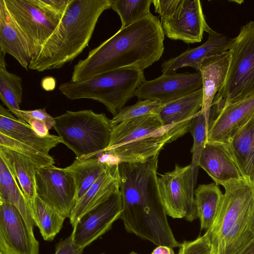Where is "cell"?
Segmentation results:
<instances>
[{"mask_svg": "<svg viewBox=\"0 0 254 254\" xmlns=\"http://www.w3.org/2000/svg\"><path fill=\"white\" fill-rule=\"evenodd\" d=\"M0 132L48 153L51 149L62 143L58 135H40L27 122L19 121L2 105H0Z\"/></svg>", "mask_w": 254, "mask_h": 254, "instance_id": "22", "label": "cell"}, {"mask_svg": "<svg viewBox=\"0 0 254 254\" xmlns=\"http://www.w3.org/2000/svg\"><path fill=\"white\" fill-rule=\"evenodd\" d=\"M83 249L77 247L73 242V234L62 239L57 245L55 254H82Z\"/></svg>", "mask_w": 254, "mask_h": 254, "instance_id": "39", "label": "cell"}, {"mask_svg": "<svg viewBox=\"0 0 254 254\" xmlns=\"http://www.w3.org/2000/svg\"><path fill=\"white\" fill-rule=\"evenodd\" d=\"M215 113L207 142L226 143L254 115V94L226 104Z\"/></svg>", "mask_w": 254, "mask_h": 254, "instance_id": "16", "label": "cell"}, {"mask_svg": "<svg viewBox=\"0 0 254 254\" xmlns=\"http://www.w3.org/2000/svg\"><path fill=\"white\" fill-rule=\"evenodd\" d=\"M208 38L201 45L189 49L179 56L163 62V74L175 73L179 68L191 67L198 71L200 63L205 58L220 55L229 51L233 38L217 32L210 27L207 29Z\"/></svg>", "mask_w": 254, "mask_h": 254, "instance_id": "19", "label": "cell"}, {"mask_svg": "<svg viewBox=\"0 0 254 254\" xmlns=\"http://www.w3.org/2000/svg\"><path fill=\"white\" fill-rule=\"evenodd\" d=\"M53 128L62 143L84 160L103 153L109 145L113 126L104 113L91 110L67 111L54 118Z\"/></svg>", "mask_w": 254, "mask_h": 254, "instance_id": "6", "label": "cell"}, {"mask_svg": "<svg viewBox=\"0 0 254 254\" xmlns=\"http://www.w3.org/2000/svg\"><path fill=\"white\" fill-rule=\"evenodd\" d=\"M178 254H214L209 235L205 234L191 241H184Z\"/></svg>", "mask_w": 254, "mask_h": 254, "instance_id": "37", "label": "cell"}, {"mask_svg": "<svg viewBox=\"0 0 254 254\" xmlns=\"http://www.w3.org/2000/svg\"><path fill=\"white\" fill-rule=\"evenodd\" d=\"M222 186L225 192L220 208L206 232L214 254H241L254 240L250 229L254 188L244 178Z\"/></svg>", "mask_w": 254, "mask_h": 254, "instance_id": "4", "label": "cell"}, {"mask_svg": "<svg viewBox=\"0 0 254 254\" xmlns=\"http://www.w3.org/2000/svg\"><path fill=\"white\" fill-rule=\"evenodd\" d=\"M143 71L123 68L96 75L86 80L62 83L60 92L71 100L88 99L103 104L113 117L135 96L136 90L145 80Z\"/></svg>", "mask_w": 254, "mask_h": 254, "instance_id": "5", "label": "cell"}, {"mask_svg": "<svg viewBox=\"0 0 254 254\" xmlns=\"http://www.w3.org/2000/svg\"><path fill=\"white\" fill-rule=\"evenodd\" d=\"M0 159L18 184L33 211L37 195L35 175L37 169L41 167L28 157L1 146H0Z\"/></svg>", "mask_w": 254, "mask_h": 254, "instance_id": "23", "label": "cell"}, {"mask_svg": "<svg viewBox=\"0 0 254 254\" xmlns=\"http://www.w3.org/2000/svg\"><path fill=\"white\" fill-rule=\"evenodd\" d=\"M206 119L201 110L191 119L189 131L192 136L193 146L191 149V166L194 175L197 177L198 161L201 153L207 142V132L211 123Z\"/></svg>", "mask_w": 254, "mask_h": 254, "instance_id": "33", "label": "cell"}, {"mask_svg": "<svg viewBox=\"0 0 254 254\" xmlns=\"http://www.w3.org/2000/svg\"><path fill=\"white\" fill-rule=\"evenodd\" d=\"M158 155L142 162L119 163L126 229L157 246L180 247L169 224L158 186Z\"/></svg>", "mask_w": 254, "mask_h": 254, "instance_id": "1", "label": "cell"}, {"mask_svg": "<svg viewBox=\"0 0 254 254\" xmlns=\"http://www.w3.org/2000/svg\"><path fill=\"white\" fill-rule=\"evenodd\" d=\"M26 122L40 135H49V130L53 127L54 118L49 114L45 108L35 110H20Z\"/></svg>", "mask_w": 254, "mask_h": 254, "instance_id": "36", "label": "cell"}, {"mask_svg": "<svg viewBox=\"0 0 254 254\" xmlns=\"http://www.w3.org/2000/svg\"><path fill=\"white\" fill-rule=\"evenodd\" d=\"M0 199L13 205L20 212L28 228L33 233L35 225L33 210L17 182L0 159Z\"/></svg>", "mask_w": 254, "mask_h": 254, "instance_id": "28", "label": "cell"}, {"mask_svg": "<svg viewBox=\"0 0 254 254\" xmlns=\"http://www.w3.org/2000/svg\"><path fill=\"white\" fill-rule=\"evenodd\" d=\"M37 195L62 215L69 217L76 200V186L72 175L54 165L39 167L36 173Z\"/></svg>", "mask_w": 254, "mask_h": 254, "instance_id": "9", "label": "cell"}, {"mask_svg": "<svg viewBox=\"0 0 254 254\" xmlns=\"http://www.w3.org/2000/svg\"><path fill=\"white\" fill-rule=\"evenodd\" d=\"M0 146L28 157L40 167L55 163L54 158L49 153L21 142L1 132H0Z\"/></svg>", "mask_w": 254, "mask_h": 254, "instance_id": "34", "label": "cell"}, {"mask_svg": "<svg viewBox=\"0 0 254 254\" xmlns=\"http://www.w3.org/2000/svg\"><path fill=\"white\" fill-rule=\"evenodd\" d=\"M113 162L102 156L84 160L76 159L64 168L73 176L76 186V202L85 193ZM75 202V203H76Z\"/></svg>", "mask_w": 254, "mask_h": 254, "instance_id": "27", "label": "cell"}, {"mask_svg": "<svg viewBox=\"0 0 254 254\" xmlns=\"http://www.w3.org/2000/svg\"><path fill=\"white\" fill-rule=\"evenodd\" d=\"M4 1L15 21L33 44L36 58L60 20L38 6L33 0Z\"/></svg>", "mask_w": 254, "mask_h": 254, "instance_id": "11", "label": "cell"}, {"mask_svg": "<svg viewBox=\"0 0 254 254\" xmlns=\"http://www.w3.org/2000/svg\"><path fill=\"white\" fill-rule=\"evenodd\" d=\"M225 144L242 176L254 188V115Z\"/></svg>", "mask_w": 254, "mask_h": 254, "instance_id": "24", "label": "cell"}, {"mask_svg": "<svg viewBox=\"0 0 254 254\" xmlns=\"http://www.w3.org/2000/svg\"><path fill=\"white\" fill-rule=\"evenodd\" d=\"M202 87L199 71L163 74L155 79L144 80L136 90L135 96L139 100H153L165 105Z\"/></svg>", "mask_w": 254, "mask_h": 254, "instance_id": "14", "label": "cell"}, {"mask_svg": "<svg viewBox=\"0 0 254 254\" xmlns=\"http://www.w3.org/2000/svg\"><path fill=\"white\" fill-rule=\"evenodd\" d=\"M0 52L12 56L26 70L35 58V48L9 12L4 0H0Z\"/></svg>", "mask_w": 254, "mask_h": 254, "instance_id": "18", "label": "cell"}, {"mask_svg": "<svg viewBox=\"0 0 254 254\" xmlns=\"http://www.w3.org/2000/svg\"><path fill=\"white\" fill-rule=\"evenodd\" d=\"M196 178L191 165H176L158 177L161 200L167 215L192 222L197 217L194 197Z\"/></svg>", "mask_w": 254, "mask_h": 254, "instance_id": "8", "label": "cell"}, {"mask_svg": "<svg viewBox=\"0 0 254 254\" xmlns=\"http://www.w3.org/2000/svg\"><path fill=\"white\" fill-rule=\"evenodd\" d=\"M181 0H153L155 11L161 18L170 15L178 6Z\"/></svg>", "mask_w": 254, "mask_h": 254, "instance_id": "40", "label": "cell"}, {"mask_svg": "<svg viewBox=\"0 0 254 254\" xmlns=\"http://www.w3.org/2000/svg\"><path fill=\"white\" fill-rule=\"evenodd\" d=\"M152 0H112L111 8L119 15L122 26L127 27L149 15Z\"/></svg>", "mask_w": 254, "mask_h": 254, "instance_id": "32", "label": "cell"}, {"mask_svg": "<svg viewBox=\"0 0 254 254\" xmlns=\"http://www.w3.org/2000/svg\"><path fill=\"white\" fill-rule=\"evenodd\" d=\"M35 225L43 239L52 241L62 229L66 217L44 202L37 195L33 205Z\"/></svg>", "mask_w": 254, "mask_h": 254, "instance_id": "31", "label": "cell"}, {"mask_svg": "<svg viewBox=\"0 0 254 254\" xmlns=\"http://www.w3.org/2000/svg\"><path fill=\"white\" fill-rule=\"evenodd\" d=\"M39 246L18 210L0 199V254H39Z\"/></svg>", "mask_w": 254, "mask_h": 254, "instance_id": "13", "label": "cell"}, {"mask_svg": "<svg viewBox=\"0 0 254 254\" xmlns=\"http://www.w3.org/2000/svg\"><path fill=\"white\" fill-rule=\"evenodd\" d=\"M163 105L156 100H139L134 104L122 109L111 119L112 124L114 127L128 119L148 115H157Z\"/></svg>", "mask_w": 254, "mask_h": 254, "instance_id": "35", "label": "cell"}, {"mask_svg": "<svg viewBox=\"0 0 254 254\" xmlns=\"http://www.w3.org/2000/svg\"><path fill=\"white\" fill-rule=\"evenodd\" d=\"M120 187L119 163L113 162L75 203L69 217L72 227L77 225L86 214L120 190Z\"/></svg>", "mask_w": 254, "mask_h": 254, "instance_id": "17", "label": "cell"}, {"mask_svg": "<svg viewBox=\"0 0 254 254\" xmlns=\"http://www.w3.org/2000/svg\"><path fill=\"white\" fill-rule=\"evenodd\" d=\"M129 254H138L134 252ZM151 254H175L173 248L166 246H158L155 249Z\"/></svg>", "mask_w": 254, "mask_h": 254, "instance_id": "41", "label": "cell"}, {"mask_svg": "<svg viewBox=\"0 0 254 254\" xmlns=\"http://www.w3.org/2000/svg\"><path fill=\"white\" fill-rule=\"evenodd\" d=\"M241 254H254V240Z\"/></svg>", "mask_w": 254, "mask_h": 254, "instance_id": "42", "label": "cell"}, {"mask_svg": "<svg viewBox=\"0 0 254 254\" xmlns=\"http://www.w3.org/2000/svg\"><path fill=\"white\" fill-rule=\"evenodd\" d=\"M163 127L158 114L148 115L124 121L113 127L109 145L103 153L150 135Z\"/></svg>", "mask_w": 254, "mask_h": 254, "instance_id": "25", "label": "cell"}, {"mask_svg": "<svg viewBox=\"0 0 254 254\" xmlns=\"http://www.w3.org/2000/svg\"><path fill=\"white\" fill-rule=\"evenodd\" d=\"M229 50L232 54L227 77L212 103L216 112L254 94V21L241 28Z\"/></svg>", "mask_w": 254, "mask_h": 254, "instance_id": "7", "label": "cell"}, {"mask_svg": "<svg viewBox=\"0 0 254 254\" xmlns=\"http://www.w3.org/2000/svg\"></svg>", "mask_w": 254, "mask_h": 254, "instance_id": "44", "label": "cell"}, {"mask_svg": "<svg viewBox=\"0 0 254 254\" xmlns=\"http://www.w3.org/2000/svg\"><path fill=\"white\" fill-rule=\"evenodd\" d=\"M191 119L164 127L159 130L138 139L119 146L105 153L110 160L119 163L142 162L159 154L167 143L181 137L189 131Z\"/></svg>", "mask_w": 254, "mask_h": 254, "instance_id": "10", "label": "cell"}, {"mask_svg": "<svg viewBox=\"0 0 254 254\" xmlns=\"http://www.w3.org/2000/svg\"><path fill=\"white\" fill-rule=\"evenodd\" d=\"M5 55L0 51V99L19 121L26 122L20 108L23 95L22 79L6 69Z\"/></svg>", "mask_w": 254, "mask_h": 254, "instance_id": "30", "label": "cell"}, {"mask_svg": "<svg viewBox=\"0 0 254 254\" xmlns=\"http://www.w3.org/2000/svg\"><path fill=\"white\" fill-rule=\"evenodd\" d=\"M122 201L120 191L86 214L73 227V242L77 247H85L109 230L113 223L120 218Z\"/></svg>", "mask_w": 254, "mask_h": 254, "instance_id": "15", "label": "cell"}, {"mask_svg": "<svg viewBox=\"0 0 254 254\" xmlns=\"http://www.w3.org/2000/svg\"><path fill=\"white\" fill-rule=\"evenodd\" d=\"M38 6L61 20L72 0H33Z\"/></svg>", "mask_w": 254, "mask_h": 254, "instance_id": "38", "label": "cell"}, {"mask_svg": "<svg viewBox=\"0 0 254 254\" xmlns=\"http://www.w3.org/2000/svg\"><path fill=\"white\" fill-rule=\"evenodd\" d=\"M202 88L163 105L158 116L164 127L192 118L201 109Z\"/></svg>", "mask_w": 254, "mask_h": 254, "instance_id": "26", "label": "cell"}, {"mask_svg": "<svg viewBox=\"0 0 254 254\" xmlns=\"http://www.w3.org/2000/svg\"><path fill=\"white\" fill-rule=\"evenodd\" d=\"M250 229L252 233V234L254 236V208L253 210L251 217V220H250Z\"/></svg>", "mask_w": 254, "mask_h": 254, "instance_id": "43", "label": "cell"}, {"mask_svg": "<svg viewBox=\"0 0 254 254\" xmlns=\"http://www.w3.org/2000/svg\"><path fill=\"white\" fill-rule=\"evenodd\" d=\"M165 35L160 20L151 13L90 50L74 65L71 81L86 80L104 72L123 68L142 71L161 57Z\"/></svg>", "mask_w": 254, "mask_h": 254, "instance_id": "2", "label": "cell"}, {"mask_svg": "<svg viewBox=\"0 0 254 254\" xmlns=\"http://www.w3.org/2000/svg\"><path fill=\"white\" fill-rule=\"evenodd\" d=\"M112 0H72L29 69L42 72L71 62L88 46L102 13Z\"/></svg>", "mask_w": 254, "mask_h": 254, "instance_id": "3", "label": "cell"}, {"mask_svg": "<svg viewBox=\"0 0 254 254\" xmlns=\"http://www.w3.org/2000/svg\"><path fill=\"white\" fill-rule=\"evenodd\" d=\"M197 217L201 230L206 231L212 226L220 208L223 193L215 183L199 185L194 190Z\"/></svg>", "mask_w": 254, "mask_h": 254, "instance_id": "29", "label": "cell"}, {"mask_svg": "<svg viewBox=\"0 0 254 254\" xmlns=\"http://www.w3.org/2000/svg\"><path fill=\"white\" fill-rule=\"evenodd\" d=\"M198 166L217 185L243 178L225 143L206 142L201 153Z\"/></svg>", "mask_w": 254, "mask_h": 254, "instance_id": "20", "label": "cell"}, {"mask_svg": "<svg viewBox=\"0 0 254 254\" xmlns=\"http://www.w3.org/2000/svg\"><path fill=\"white\" fill-rule=\"evenodd\" d=\"M160 22L168 38L187 44L201 42L209 27L199 0H181L170 15L161 18Z\"/></svg>", "mask_w": 254, "mask_h": 254, "instance_id": "12", "label": "cell"}, {"mask_svg": "<svg viewBox=\"0 0 254 254\" xmlns=\"http://www.w3.org/2000/svg\"><path fill=\"white\" fill-rule=\"evenodd\" d=\"M231 51L204 59L200 64L198 71L202 82L203 103L201 111L208 121H211L210 112L215 96L223 85L228 72Z\"/></svg>", "mask_w": 254, "mask_h": 254, "instance_id": "21", "label": "cell"}]
</instances>
